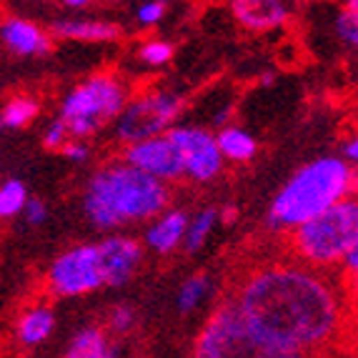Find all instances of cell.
Wrapping results in <instances>:
<instances>
[{"instance_id": "cell-12", "label": "cell", "mask_w": 358, "mask_h": 358, "mask_svg": "<svg viewBox=\"0 0 358 358\" xmlns=\"http://www.w3.org/2000/svg\"><path fill=\"white\" fill-rule=\"evenodd\" d=\"M236 23L251 33H273L281 30L291 18L286 0H228Z\"/></svg>"}, {"instance_id": "cell-5", "label": "cell", "mask_w": 358, "mask_h": 358, "mask_svg": "<svg viewBox=\"0 0 358 358\" xmlns=\"http://www.w3.org/2000/svg\"><path fill=\"white\" fill-rule=\"evenodd\" d=\"M128 98L131 90L123 78L115 73H93L68 90V96L60 103L58 118L66 120L73 138H90L103 128L113 126Z\"/></svg>"}, {"instance_id": "cell-27", "label": "cell", "mask_w": 358, "mask_h": 358, "mask_svg": "<svg viewBox=\"0 0 358 358\" xmlns=\"http://www.w3.org/2000/svg\"><path fill=\"white\" fill-rule=\"evenodd\" d=\"M60 153L66 155L71 163H76V166H83V163L90 161V145L85 143V138H71Z\"/></svg>"}, {"instance_id": "cell-31", "label": "cell", "mask_w": 358, "mask_h": 358, "mask_svg": "<svg viewBox=\"0 0 358 358\" xmlns=\"http://www.w3.org/2000/svg\"><path fill=\"white\" fill-rule=\"evenodd\" d=\"M346 291H348V299H351L353 308L358 310V271L348 273V286H346Z\"/></svg>"}, {"instance_id": "cell-15", "label": "cell", "mask_w": 358, "mask_h": 358, "mask_svg": "<svg viewBox=\"0 0 358 358\" xmlns=\"http://www.w3.org/2000/svg\"><path fill=\"white\" fill-rule=\"evenodd\" d=\"M55 331V313L48 306L36 303L20 310L13 323V338L20 348H38L53 336Z\"/></svg>"}, {"instance_id": "cell-29", "label": "cell", "mask_w": 358, "mask_h": 358, "mask_svg": "<svg viewBox=\"0 0 358 358\" xmlns=\"http://www.w3.org/2000/svg\"><path fill=\"white\" fill-rule=\"evenodd\" d=\"M341 266H343V271H346V275L348 273H353V271H358V241L353 243V248L351 251L343 256V261H341Z\"/></svg>"}, {"instance_id": "cell-28", "label": "cell", "mask_w": 358, "mask_h": 358, "mask_svg": "<svg viewBox=\"0 0 358 358\" xmlns=\"http://www.w3.org/2000/svg\"><path fill=\"white\" fill-rule=\"evenodd\" d=\"M23 218L28 226H43L48 221V206L43 203L41 198H28L23 206Z\"/></svg>"}, {"instance_id": "cell-20", "label": "cell", "mask_w": 358, "mask_h": 358, "mask_svg": "<svg viewBox=\"0 0 358 358\" xmlns=\"http://www.w3.org/2000/svg\"><path fill=\"white\" fill-rule=\"evenodd\" d=\"M218 210L215 208H203L198 210L193 218H188V226H185V238H183V251L185 253H198L203 251L206 243L213 236L215 226H218Z\"/></svg>"}, {"instance_id": "cell-2", "label": "cell", "mask_w": 358, "mask_h": 358, "mask_svg": "<svg viewBox=\"0 0 358 358\" xmlns=\"http://www.w3.org/2000/svg\"><path fill=\"white\" fill-rule=\"evenodd\" d=\"M171 206L166 180L153 178L128 161H110L90 176L83 193V213L98 231L113 233L148 223Z\"/></svg>"}, {"instance_id": "cell-25", "label": "cell", "mask_w": 358, "mask_h": 358, "mask_svg": "<svg viewBox=\"0 0 358 358\" xmlns=\"http://www.w3.org/2000/svg\"><path fill=\"white\" fill-rule=\"evenodd\" d=\"M166 10H168V0H143L136 10V20L143 28H153V25H158L166 18Z\"/></svg>"}, {"instance_id": "cell-33", "label": "cell", "mask_w": 358, "mask_h": 358, "mask_svg": "<svg viewBox=\"0 0 358 358\" xmlns=\"http://www.w3.org/2000/svg\"><path fill=\"white\" fill-rule=\"evenodd\" d=\"M263 85H273V73H266V76L261 78Z\"/></svg>"}, {"instance_id": "cell-23", "label": "cell", "mask_w": 358, "mask_h": 358, "mask_svg": "<svg viewBox=\"0 0 358 358\" xmlns=\"http://www.w3.org/2000/svg\"><path fill=\"white\" fill-rule=\"evenodd\" d=\"M138 58H141V63H145L150 68L168 66L173 60V43L163 41V38H150V41H145L138 48Z\"/></svg>"}, {"instance_id": "cell-14", "label": "cell", "mask_w": 358, "mask_h": 358, "mask_svg": "<svg viewBox=\"0 0 358 358\" xmlns=\"http://www.w3.org/2000/svg\"><path fill=\"white\" fill-rule=\"evenodd\" d=\"M53 41H73V43H115L123 36V28L113 20L101 18H60L50 23Z\"/></svg>"}, {"instance_id": "cell-7", "label": "cell", "mask_w": 358, "mask_h": 358, "mask_svg": "<svg viewBox=\"0 0 358 358\" xmlns=\"http://www.w3.org/2000/svg\"><path fill=\"white\" fill-rule=\"evenodd\" d=\"M183 96H178L173 90L153 88L145 90V93H138V96L128 98L126 108L115 118V138L123 145H128L171 131L183 113Z\"/></svg>"}, {"instance_id": "cell-8", "label": "cell", "mask_w": 358, "mask_h": 358, "mask_svg": "<svg viewBox=\"0 0 358 358\" xmlns=\"http://www.w3.org/2000/svg\"><path fill=\"white\" fill-rule=\"evenodd\" d=\"M193 353L198 358L251 356V346H248L238 308L233 301H226L210 313L203 329L198 331L196 341H193Z\"/></svg>"}, {"instance_id": "cell-9", "label": "cell", "mask_w": 358, "mask_h": 358, "mask_svg": "<svg viewBox=\"0 0 358 358\" xmlns=\"http://www.w3.org/2000/svg\"><path fill=\"white\" fill-rule=\"evenodd\" d=\"M120 158L128 161L131 166L145 171V173L153 176V178L166 180L168 185L185 178L183 153H180L178 143H176V138L171 136V131L123 145V155H120Z\"/></svg>"}, {"instance_id": "cell-19", "label": "cell", "mask_w": 358, "mask_h": 358, "mask_svg": "<svg viewBox=\"0 0 358 358\" xmlns=\"http://www.w3.org/2000/svg\"><path fill=\"white\" fill-rule=\"evenodd\" d=\"M210 291H213V283H210V278L206 273L188 275L178 286V291H176V308H178V313H183V316L196 313L208 301Z\"/></svg>"}, {"instance_id": "cell-16", "label": "cell", "mask_w": 358, "mask_h": 358, "mask_svg": "<svg viewBox=\"0 0 358 358\" xmlns=\"http://www.w3.org/2000/svg\"><path fill=\"white\" fill-rule=\"evenodd\" d=\"M118 353L120 348L113 346L108 329H101V326L80 329L66 346L68 358H113Z\"/></svg>"}, {"instance_id": "cell-13", "label": "cell", "mask_w": 358, "mask_h": 358, "mask_svg": "<svg viewBox=\"0 0 358 358\" xmlns=\"http://www.w3.org/2000/svg\"><path fill=\"white\" fill-rule=\"evenodd\" d=\"M185 226H188V215L183 210L166 208L150 218L143 233V248L153 251L155 256H171L178 248H183Z\"/></svg>"}, {"instance_id": "cell-3", "label": "cell", "mask_w": 358, "mask_h": 358, "mask_svg": "<svg viewBox=\"0 0 358 358\" xmlns=\"http://www.w3.org/2000/svg\"><path fill=\"white\" fill-rule=\"evenodd\" d=\"M358 191V171L338 155H323L301 166L275 193L266 226L275 233H291L341 198Z\"/></svg>"}, {"instance_id": "cell-21", "label": "cell", "mask_w": 358, "mask_h": 358, "mask_svg": "<svg viewBox=\"0 0 358 358\" xmlns=\"http://www.w3.org/2000/svg\"><path fill=\"white\" fill-rule=\"evenodd\" d=\"M28 198V188L23 185V180L10 178L6 183H0V221L23 213V206Z\"/></svg>"}, {"instance_id": "cell-4", "label": "cell", "mask_w": 358, "mask_h": 358, "mask_svg": "<svg viewBox=\"0 0 358 358\" xmlns=\"http://www.w3.org/2000/svg\"><path fill=\"white\" fill-rule=\"evenodd\" d=\"M358 241V196L341 198L334 206L291 231V251L301 263L318 271L341 266Z\"/></svg>"}, {"instance_id": "cell-11", "label": "cell", "mask_w": 358, "mask_h": 358, "mask_svg": "<svg viewBox=\"0 0 358 358\" xmlns=\"http://www.w3.org/2000/svg\"><path fill=\"white\" fill-rule=\"evenodd\" d=\"M0 48L18 58H41L53 48V36L28 18L6 15L0 18Z\"/></svg>"}, {"instance_id": "cell-24", "label": "cell", "mask_w": 358, "mask_h": 358, "mask_svg": "<svg viewBox=\"0 0 358 358\" xmlns=\"http://www.w3.org/2000/svg\"><path fill=\"white\" fill-rule=\"evenodd\" d=\"M136 326H138V313H136V308H131V306L120 303L108 313V321H106L108 334L128 336Z\"/></svg>"}, {"instance_id": "cell-6", "label": "cell", "mask_w": 358, "mask_h": 358, "mask_svg": "<svg viewBox=\"0 0 358 358\" xmlns=\"http://www.w3.org/2000/svg\"><path fill=\"white\" fill-rule=\"evenodd\" d=\"M45 288L55 299H78L108 288V266L101 241L71 245L68 251L55 256L45 273Z\"/></svg>"}, {"instance_id": "cell-30", "label": "cell", "mask_w": 358, "mask_h": 358, "mask_svg": "<svg viewBox=\"0 0 358 358\" xmlns=\"http://www.w3.org/2000/svg\"><path fill=\"white\" fill-rule=\"evenodd\" d=\"M343 155H346L348 163H353V166L358 168V133H356V136L348 138L346 148H343Z\"/></svg>"}, {"instance_id": "cell-17", "label": "cell", "mask_w": 358, "mask_h": 358, "mask_svg": "<svg viewBox=\"0 0 358 358\" xmlns=\"http://www.w3.org/2000/svg\"><path fill=\"white\" fill-rule=\"evenodd\" d=\"M215 143L221 148L223 158L233 163H248L256 158L258 153V141L238 126H226L215 133Z\"/></svg>"}, {"instance_id": "cell-18", "label": "cell", "mask_w": 358, "mask_h": 358, "mask_svg": "<svg viewBox=\"0 0 358 358\" xmlns=\"http://www.w3.org/2000/svg\"><path fill=\"white\" fill-rule=\"evenodd\" d=\"M41 113V103L36 96H28V93H18V96L8 98V103L0 108V128L6 131H20V128H28L33 120Z\"/></svg>"}, {"instance_id": "cell-1", "label": "cell", "mask_w": 358, "mask_h": 358, "mask_svg": "<svg viewBox=\"0 0 358 358\" xmlns=\"http://www.w3.org/2000/svg\"><path fill=\"white\" fill-rule=\"evenodd\" d=\"M251 356L296 358L323 353L343 326L338 288L306 263H268L236 288Z\"/></svg>"}, {"instance_id": "cell-26", "label": "cell", "mask_w": 358, "mask_h": 358, "mask_svg": "<svg viewBox=\"0 0 358 358\" xmlns=\"http://www.w3.org/2000/svg\"><path fill=\"white\" fill-rule=\"evenodd\" d=\"M71 131H68L66 120H50L48 126H45V131H43V145L48 150H63V145L71 141Z\"/></svg>"}, {"instance_id": "cell-22", "label": "cell", "mask_w": 358, "mask_h": 358, "mask_svg": "<svg viewBox=\"0 0 358 358\" xmlns=\"http://www.w3.org/2000/svg\"><path fill=\"white\" fill-rule=\"evenodd\" d=\"M336 38H338L348 50L358 53V8H341L334 20Z\"/></svg>"}, {"instance_id": "cell-32", "label": "cell", "mask_w": 358, "mask_h": 358, "mask_svg": "<svg viewBox=\"0 0 358 358\" xmlns=\"http://www.w3.org/2000/svg\"><path fill=\"white\" fill-rule=\"evenodd\" d=\"M66 8H71V10H83V8H88L93 0H60Z\"/></svg>"}, {"instance_id": "cell-10", "label": "cell", "mask_w": 358, "mask_h": 358, "mask_svg": "<svg viewBox=\"0 0 358 358\" xmlns=\"http://www.w3.org/2000/svg\"><path fill=\"white\" fill-rule=\"evenodd\" d=\"M171 136L176 138L183 153L185 178L196 183H210L223 173V153L215 143V136L198 126H173Z\"/></svg>"}]
</instances>
